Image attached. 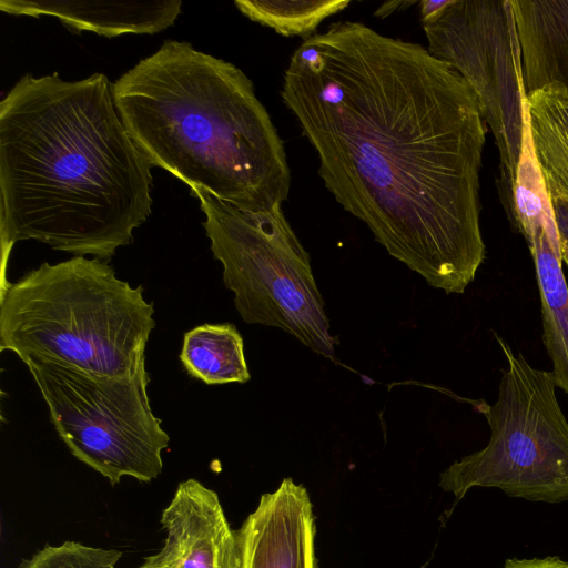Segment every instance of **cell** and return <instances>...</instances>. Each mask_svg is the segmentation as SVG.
Listing matches in <instances>:
<instances>
[{"label":"cell","mask_w":568,"mask_h":568,"mask_svg":"<svg viewBox=\"0 0 568 568\" xmlns=\"http://www.w3.org/2000/svg\"><path fill=\"white\" fill-rule=\"evenodd\" d=\"M505 356L495 404L471 402L490 427L488 444L453 463L439 486L456 500L474 487L510 497L558 504L568 500V420L552 372L531 366L494 333Z\"/></svg>","instance_id":"6"},{"label":"cell","mask_w":568,"mask_h":568,"mask_svg":"<svg viewBox=\"0 0 568 568\" xmlns=\"http://www.w3.org/2000/svg\"><path fill=\"white\" fill-rule=\"evenodd\" d=\"M241 568H317L316 525L306 488L284 478L237 530Z\"/></svg>","instance_id":"10"},{"label":"cell","mask_w":568,"mask_h":568,"mask_svg":"<svg viewBox=\"0 0 568 568\" xmlns=\"http://www.w3.org/2000/svg\"><path fill=\"white\" fill-rule=\"evenodd\" d=\"M281 97L335 201L428 285L463 294L486 258L487 124L458 72L422 44L337 21L293 52Z\"/></svg>","instance_id":"1"},{"label":"cell","mask_w":568,"mask_h":568,"mask_svg":"<svg viewBox=\"0 0 568 568\" xmlns=\"http://www.w3.org/2000/svg\"><path fill=\"white\" fill-rule=\"evenodd\" d=\"M429 52L475 93L499 153L498 192L511 223L528 128L521 54L511 0H449L422 22Z\"/></svg>","instance_id":"8"},{"label":"cell","mask_w":568,"mask_h":568,"mask_svg":"<svg viewBox=\"0 0 568 568\" xmlns=\"http://www.w3.org/2000/svg\"><path fill=\"white\" fill-rule=\"evenodd\" d=\"M503 568H568V561L559 557H545L531 559L509 558Z\"/></svg>","instance_id":"20"},{"label":"cell","mask_w":568,"mask_h":568,"mask_svg":"<svg viewBox=\"0 0 568 568\" xmlns=\"http://www.w3.org/2000/svg\"><path fill=\"white\" fill-rule=\"evenodd\" d=\"M531 146L551 200L568 197V90L547 85L526 97Z\"/></svg>","instance_id":"14"},{"label":"cell","mask_w":568,"mask_h":568,"mask_svg":"<svg viewBox=\"0 0 568 568\" xmlns=\"http://www.w3.org/2000/svg\"><path fill=\"white\" fill-rule=\"evenodd\" d=\"M511 225L527 241L545 226H555L551 199L534 155L529 128H527L523 154L514 189V219Z\"/></svg>","instance_id":"17"},{"label":"cell","mask_w":568,"mask_h":568,"mask_svg":"<svg viewBox=\"0 0 568 568\" xmlns=\"http://www.w3.org/2000/svg\"><path fill=\"white\" fill-rule=\"evenodd\" d=\"M153 314L143 287L120 280L105 261L74 256L44 262L1 285L0 349L22 362L126 376L145 362Z\"/></svg>","instance_id":"4"},{"label":"cell","mask_w":568,"mask_h":568,"mask_svg":"<svg viewBox=\"0 0 568 568\" xmlns=\"http://www.w3.org/2000/svg\"><path fill=\"white\" fill-rule=\"evenodd\" d=\"M60 439L112 486L123 477L149 483L163 469L170 437L151 408L145 362L121 377L90 375L52 362H23Z\"/></svg>","instance_id":"7"},{"label":"cell","mask_w":568,"mask_h":568,"mask_svg":"<svg viewBox=\"0 0 568 568\" xmlns=\"http://www.w3.org/2000/svg\"><path fill=\"white\" fill-rule=\"evenodd\" d=\"M180 0L166 1H27L1 0L10 14L50 16L73 32L91 31L108 38L125 33L153 34L173 26L181 13Z\"/></svg>","instance_id":"11"},{"label":"cell","mask_w":568,"mask_h":568,"mask_svg":"<svg viewBox=\"0 0 568 568\" xmlns=\"http://www.w3.org/2000/svg\"><path fill=\"white\" fill-rule=\"evenodd\" d=\"M526 95L547 85L568 90V0H511Z\"/></svg>","instance_id":"12"},{"label":"cell","mask_w":568,"mask_h":568,"mask_svg":"<svg viewBox=\"0 0 568 568\" xmlns=\"http://www.w3.org/2000/svg\"><path fill=\"white\" fill-rule=\"evenodd\" d=\"M103 73L22 75L0 102L2 278L19 241L109 262L152 211V165Z\"/></svg>","instance_id":"2"},{"label":"cell","mask_w":568,"mask_h":568,"mask_svg":"<svg viewBox=\"0 0 568 568\" xmlns=\"http://www.w3.org/2000/svg\"><path fill=\"white\" fill-rule=\"evenodd\" d=\"M121 557L122 552L116 549L65 540L44 546L22 560L19 568H118Z\"/></svg>","instance_id":"18"},{"label":"cell","mask_w":568,"mask_h":568,"mask_svg":"<svg viewBox=\"0 0 568 568\" xmlns=\"http://www.w3.org/2000/svg\"><path fill=\"white\" fill-rule=\"evenodd\" d=\"M236 8L248 19L272 28L284 37L315 34L317 27L328 17L343 11L348 0H236Z\"/></svg>","instance_id":"16"},{"label":"cell","mask_w":568,"mask_h":568,"mask_svg":"<svg viewBox=\"0 0 568 568\" xmlns=\"http://www.w3.org/2000/svg\"><path fill=\"white\" fill-rule=\"evenodd\" d=\"M160 521L163 545L136 568H241L239 532L231 528L216 491L201 481H181Z\"/></svg>","instance_id":"9"},{"label":"cell","mask_w":568,"mask_h":568,"mask_svg":"<svg viewBox=\"0 0 568 568\" xmlns=\"http://www.w3.org/2000/svg\"><path fill=\"white\" fill-rule=\"evenodd\" d=\"M205 215L203 227L223 283L247 324L277 327L326 358L335 357L325 304L307 251L282 207L247 212L191 190Z\"/></svg>","instance_id":"5"},{"label":"cell","mask_w":568,"mask_h":568,"mask_svg":"<svg viewBox=\"0 0 568 568\" xmlns=\"http://www.w3.org/2000/svg\"><path fill=\"white\" fill-rule=\"evenodd\" d=\"M541 303L542 342L557 387L568 395V285L556 226L538 230L528 243Z\"/></svg>","instance_id":"13"},{"label":"cell","mask_w":568,"mask_h":568,"mask_svg":"<svg viewBox=\"0 0 568 568\" xmlns=\"http://www.w3.org/2000/svg\"><path fill=\"white\" fill-rule=\"evenodd\" d=\"M180 359L192 377L207 385L246 383L251 378L243 337L230 323L202 324L186 332Z\"/></svg>","instance_id":"15"},{"label":"cell","mask_w":568,"mask_h":568,"mask_svg":"<svg viewBox=\"0 0 568 568\" xmlns=\"http://www.w3.org/2000/svg\"><path fill=\"white\" fill-rule=\"evenodd\" d=\"M448 2L449 0H422L419 2L422 22H425L438 14L448 4Z\"/></svg>","instance_id":"21"},{"label":"cell","mask_w":568,"mask_h":568,"mask_svg":"<svg viewBox=\"0 0 568 568\" xmlns=\"http://www.w3.org/2000/svg\"><path fill=\"white\" fill-rule=\"evenodd\" d=\"M561 262L568 266V197L551 200Z\"/></svg>","instance_id":"19"},{"label":"cell","mask_w":568,"mask_h":568,"mask_svg":"<svg viewBox=\"0 0 568 568\" xmlns=\"http://www.w3.org/2000/svg\"><path fill=\"white\" fill-rule=\"evenodd\" d=\"M120 118L150 164L247 212L288 199L283 141L235 64L165 40L112 87Z\"/></svg>","instance_id":"3"}]
</instances>
